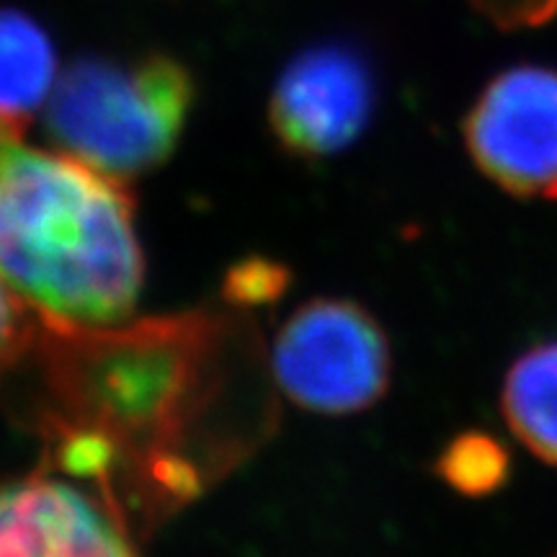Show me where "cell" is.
Instances as JSON below:
<instances>
[{"mask_svg": "<svg viewBox=\"0 0 557 557\" xmlns=\"http://www.w3.org/2000/svg\"><path fill=\"white\" fill-rule=\"evenodd\" d=\"M438 475L462 496H491L511 475V457L496 436L483 431L451 438L438 457Z\"/></svg>", "mask_w": 557, "mask_h": 557, "instance_id": "obj_10", "label": "cell"}, {"mask_svg": "<svg viewBox=\"0 0 557 557\" xmlns=\"http://www.w3.org/2000/svg\"><path fill=\"white\" fill-rule=\"evenodd\" d=\"M34 320L26 302H21L0 276V374L9 372L34 344Z\"/></svg>", "mask_w": 557, "mask_h": 557, "instance_id": "obj_11", "label": "cell"}, {"mask_svg": "<svg viewBox=\"0 0 557 557\" xmlns=\"http://www.w3.org/2000/svg\"><path fill=\"white\" fill-rule=\"evenodd\" d=\"M0 557H137L122 521L60 478L0 485Z\"/></svg>", "mask_w": 557, "mask_h": 557, "instance_id": "obj_7", "label": "cell"}, {"mask_svg": "<svg viewBox=\"0 0 557 557\" xmlns=\"http://www.w3.org/2000/svg\"><path fill=\"white\" fill-rule=\"evenodd\" d=\"M500 408L519 442L557 468V341L529 348L513 361L504 380Z\"/></svg>", "mask_w": 557, "mask_h": 557, "instance_id": "obj_9", "label": "cell"}, {"mask_svg": "<svg viewBox=\"0 0 557 557\" xmlns=\"http://www.w3.org/2000/svg\"><path fill=\"white\" fill-rule=\"evenodd\" d=\"M194 99L189 67L169 54L83 58L54 83L45 120L62 152L124 184L173 156Z\"/></svg>", "mask_w": 557, "mask_h": 557, "instance_id": "obj_3", "label": "cell"}, {"mask_svg": "<svg viewBox=\"0 0 557 557\" xmlns=\"http://www.w3.org/2000/svg\"><path fill=\"white\" fill-rule=\"evenodd\" d=\"M287 274L267 261H248L235 267L227 276V297L238 305L269 302L282 292Z\"/></svg>", "mask_w": 557, "mask_h": 557, "instance_id": "obj_12", "label": "cell"}, {"mask_svg": "<svg viewBox=\"0 0 557 557\" xmlns=\"http://www.w3.org/2000/svg\"><path fill=\"white\" fill-rule=\"evenodd\" d=\"M58 83V54L47 32L26 13L0 9V114L26 124L47 107Z\"/></svg>", "mask_w": 557, "mask_h": 557, "instance_id": "obj_8", "label": "cell"}, {"mask_svg": "<svg viewBox=\"0 0 557 557\" xmlns=\"http://www.w3.org/2000/svg\"><path fill=\"white\" fill-rule=\"evenodd\" d=\"M374 111L372 67L354 47L318 45L278 75L269 124L292 156L331 158L357 143Z\"/></svg>", "mask_w": 557, "mask_h": 557, "instance_id": "obj_6", "label": "cell"}, {"mask_svg": "<svg viewBox=\"0 0 557 557\" xmlns=\"http://www.w3.org/2000/svg\"><path fill=\"white\" fill-rule=\"evenodd\" d=\"M500 26L545 24L557 13V0H472Z\"/></svg>", "mask_w": 557, "mask_h": 557, "instance_id": "obj_13", "label": "cell"}, {"mask_svg": "<svg viewBox=\"0 0 557 557\" xmlns=\"http://www.w3.org/2000/svg\"><path fill=\"white\" fill-rule=\"evenodd\" d=\"M47 372L60 406L58 465L107 487L145 483L165 504L199 496L253 442L225 429L256 364L248 329L194 310L129 325H45Z\"/></svg>", "mask_w": 557, "mask_h": 557, "instance_id": "obj_1", "label": "cell"}, {"mask_svg": "<svg viewBox=\"0 0 557 557\" xmlns=\"http://www.w3.org/2000/svg\"><path fill=\"white\" fill-rule=\"evenodd\" d=\"M278 387L312 413L346 416L387 393L393 359L374 315L351 299H312L282 325L271 354Z\"/></svg>", "mask_w": 557, "mask_h": 557, "instance_id": "obj_4", "label": "cell"}, {"mask_svg": "<svg viewBox=\"0 0 557 557\" xmlns=\"http://www.w3.org/2000/svg\"><path fill=\"white\" fill-rule=\"evenodd\" d=\"M472 163L519 199L557 201V70L517 65L480 90L462 124Z\"/></svg>", "mask_w": 557, "mask_h": 557, "instance_id": "obj_5", "label": "cell"}, {"mask_svg": "<svg viewBox=\"0 0 557 557\" xmlns=\"http://www.w3.org/2000/svg\"><path fill=\"white\" fill-rule=\"evenodd\" d=\"M0 276L41 325L124 323L145 259L122 181L0 132Z\"/></svg>", "mask_w": 557, "mask_h": 557, "instance_id": "obj_2", "label": "cell"}]
</instances>
